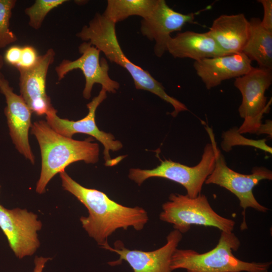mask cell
I'll return each instance as SVG.
<instances>
[{
  "mask_svg": "<svg viewBox=\"0 0 272 272\" xmlns=\"http://www.w3.org/2000/svg\"><path fill=\"white\" fill-rule=\"evenodd\" d=\"M59 175L63 189L75 196L87 209L89 215L81 217L80 221L89 236L101 247L108 243V237L116 230L133 227L140 231L148 222V213L143 208L119 204L101 191L83 186L65 171Z\"/></svg>",
  "mask_w": 272,
  "mask_h": 272,
  "instance_id": "cell-1",
  "label": "cell"
},
{
  "mask_svg": "<svg viewBox=\"0 0 272 272\" xmlns=\"http://www.w3.org/2000/svg\"><path fill=\"white\" fill-rule=\"evenodd\" d=\"M40 149L41 168L36 191L43 193L48 182L69 165L83 161L95 164L99 160V145L91 138L76 140L62 135L52 129L46 121L34 122L31 128Z\"/></svg>",
  "mask_w": 272,
  "mask_h": 272,
  "instance_id": "cell-2",
  "label": "cell"
},
{
  "mask_svg": "<svg viewBox=\"0 0 272 272\" xmlns=\"http://www.w3.org/2000/svg\"><path fill=\"white\" fill-rule=\"evenodd\" d=\"M84 41H88L102 52L111 62L125 69L132 77L137 89L149 91L170 104L174 108L171 113L175 117L182 111H187V107L177 99L169 95L161 83L149 72L130 61L123 53L118 42L115 24L96 13L88 25L83 27L76 34Z\"/></svg>",
  "mask_w": 272,
  "mask_h": 272,
  "instance_id": "cell-3",
  "label": "cell"
},
{
  "mask_svg": "<svg viewBox=\"0 0 272 272\" xmlns=\"http://www.w3.org/2000/svg\"><path fill=\"white\" fill-rule=\"evenodd\" d=\"M240 244L233 233L221 231L218 244L208 252L177 248L171 257L170 268L185 269L187 272H268L271 261L247 262L235 256L232 252Z\"/></svg>",
  "mask_w": 272,
  "mask_h": 272,
  "instance_id": "cell-4",
  "label": "cell"
},
{
  "mask_svg": "<svg viewBox=\"0 0 272 272\" xmlns=\"http://www.w3.org/2000/svg\"><path fill=\"white\" fill-rule=\"evenodd\" d=\"M160 219L173 225L181 234L188 232L192 225L214 227L226 232H232L235 222L216 213L207 197L199 194L191 198L187 195L171 193L169 200L162 205Z\"/></svg>",
  "mask_w": 272,
  "mask_h": 272,
  "instance_id": "cell-5",
  "label": "cell"
},
{
  "mask_svg": "<svg viewBox=\"0 0 272 272\" xmlns=\"http://www.w3.org/2000/svg\"><path fill=\"white\" fill-rule=\"evenodd\" d=\"M206 129L213 145L215 164L213 172L205 183L218 185L236 196L239 200L240 206L243 210V220L240 227L241 230H243L247 228L245 217L247 208H251L262 213L269 210L256 199L253 189L262 180H271L272 172L263 167H254L250 174H241L232 170L227 166L224 157L217 146L212 129L209 127Z\"/></svg>",
  "mask_w": 272,
  "mask_h": 272,
  "instance_id": "cell-6",
  "label": "cell"
},
{
  "mask_svg": "<svg viewBox=\"0 0 272 272\" xmlns=\"http://www.w3.org/2000/svg\"><path fill=\"white\" fill-rule=\"evenodd\" d=\"M215 164L214 149L211 142L206 145L201 159L195 166L165 160L152 169L131 168L128 177L139 185L151 177L166 178L182 185L186 190V195L194 198L201 193L203 184L213 172Z\"/></svg>",
  "mask_w": 272,
  "mask_h": 272,
  "instance_id": "cell-7",
  "label": "cell"
},
{
  "mask_svg": "<svg viewBox=\"0 0 272 272\" xmlns=\"http://www.w3.org/2000/svg\"><path fill=\"white\" fill-rule=\"evenodd\" d=\"M271 83L272 70L260 67H253L247 74L235 78L234 85L242 96L238 108L240 117L244 119L238 128L240 134H259L263 114L269 112L271 104V98L267 102L265 96Z\"/></svg>",
  "mask_w": 272,
  "mask_h": 272,
  "instance_id": "cell-8",
  "label": "cell"
},
{
  "mask_svg": "<svg viewBox=\"0 0 272 272\" xmlns=\"http://www.w3.org/2000/svg\"><path fill=\"white\" fill-rule=\"evenodd\" d=\"M107 92L101 89L99 94L87 104L88 113L83 118L77 121L61 118L53 108L46 114V121L50 127L59 134L72 138L74 134L81 133L94 137L103 146L104 158L106 166H112L109 151L115 152L122 148V143L115 139L110 133L100 130L95 121V114L99 105L107 98Z\"/></svg>",
  "mask_w": 272,
  "mask_h": 272,
  "instance_id": "cell-9",
  "label": "cell"
},
{
  "mask_svg": "<svg viewBox=\"0 0 272 272\" xmlns=\"http://www.w3.org/2000/svg\"><path fill=\"white\" fill-rule=\"evenodd\" d=\"M42 226L36 214L26 209H8L0 205V228L19 258L32 255L39 247L37 232Z\"/></svg>",
  "mask_w": 272,
  "mask_h": 272,
  "instance_id": "cell-10",
  "label": "cell"
},
{
  "mask_svg": "<svg viewBox=\"0 0 272 272\" xmlns=\"http://www.w3.org/2000/svg\"><path fill=\"white\" fill-rule=\"evenodd\" d=\"M81 56L75 60L63 59L55 67L58 81L61 80L70 72L80 69L85 79L83 96L86 99L91 96L95 84H100L106 92L115 93L120 84L109 76V65L104 58H100V51L88 41H84L79 47Z\"/></svg>",
  "mask_w": 272,
  "mask_h": 272,
  "instance_id": "cell-11",
  "label": "cell"
},
{
  "mask_svg": "<svg viewBox=\"0 0 272 272\" xmlns=\"http://www.w3.org/2000/svg\"><path fill=\"white\" fill-rule=\"evenodd\" d=\"M182 238V234L174 230L167 236L166 243L153 251L130 250L125 248L120 241L115 242L113 248L108 243L102 248L119 255L118 260L108 263L111 265L119 264L124 260L129 264L133 272H171V257Z\"/></svg>",
  "mask_w": 272,
  "mask_h": 272,
  "instance_id": "cell-12",
  "label": "cell"
},
{
  "mask_svg": "<svg viewBox=\"0 0 272 272\" xmlns=\"http://www.w3.org/2000/svg\"><path fill=\"white\" fill-rule=\"evenodd\" d=\"M195 14H184L171 9L164 0H157L151 14L143 19L141 32L155 41L154 53L161 57L167 51L168 42L174 32L180 31L186 23H194Z\"/></svg>",
  "mask_w": 272,
  "mask_h": 272,
  "instance_id": "cell-13",
  "label": "cell"
},
{
  "mask_svg": "<svg viewBox=\"0 0 272 272\" xmlns=\"http://www.w3.org/2000/svg\"><path fill=\"white\" fill-rule=\"evenodd\" d=\"M0 91L6 99L4 112L13 143L21 154L34 164L35 158L29 142L32 112L21 95L14 92L4 76L0 83Z\"/></svg>",
  "mask_w": 272,
  "mask_h": 272,
  "instance_id": "cell-14",
  "label": "cell"
},
{
  "mask_svg": "<svg viewBox=\"0 0 272 272\" xmlns=\"http://www.w3.org/2000/svg\"><path fill=\"white\" fill-rule=\"evenodd\" d=\"M55 56V51L50 48L39 55L34 66L18 70L20 95L32 112L38 116L46 115L54 108L46 93V84L48 70Z\"/></svg>",
  "mask_w": 272,
  "mask_h": 272,
  "instance_id": "cell-15",
  "label": "cell"
},
{
  "mask_svg": "<svg viewBox=\"0 0 272 272\" xmlns=\"http://www.w3.org/2000/svg\"><path fill=\"white\" fill-rule=\"evenodd\" d=\"M253 66L242 52L194 61L197 75L210 90L226 80L236 78L248 73Z\"/></svg>",
  "mask_w": 272,
  "mask_h": 272,
  "instance_id": "cell-16",
  "label": "cell"
},
{
  "mask_svg": "<svg viewBox=\"0 0 272 272\" xmlns=\"http://www.w3.org/2000/svg\"><path fill=\"white\" fill-rule=\"evenodd\" d=\"M249 22L243 14L221 15L213 22L209 35L228 54L242 52L249 34Z\"/></svg>",
  "mask_w": 272,
  "mask_h": 272,
  "instance_id": "cell-17",
  "label": "cell"
},
{
  "mask_svg": "<svg viewBox=\"0 0 272 272\" xmlns=\"http://www.w3.org/2000/svg\"><path fill=\"white\" fill-rule=\"evenodd\" d=\"M167 51L174 58H189L194 61L229 55L220 48L207 32L191 31L179 32L171 37L167 43Z\"/></svg>",
  "mask_w": 272,
  "mask_h": 272,
  "instance_id": "cell-18",
  "label": "cell"
},
{
  "mask_svg": "<svg viewBox=\"0 0 272 272\" xmlns=\"http://www.w3.org/2000/svg\"><path fill=\"white\" fill-rule=\"evenodd\" d=\"M247 41L242 50L258 67L272 70V31L264 28L259 18H252Z\"/></svg>",
  "mask_w": 272,
  "mask_h": 272,
  "instance_id": "cell-19",
  "label": "cell"
},
{
  "mask_svg": "<svg viewBox=\"0 0 272 272\" xmlns=\"http://www.w3.org/2000/svg\"><path fill=\"white\" fill-rule=\"evenodd\" d=\"M157 1L108 0L102 15L115 24L131 16L145 19L152 12Z\"/></svg>",
  "mask_w": 272,
  "mask_h": 272,
  "instance_id": "cell-20",
  "label": "cell"
},
{
  "mask_svg": "<svg viewBox=\"0 0 272 272\" xmlns=\"http://www.w3.org/2000/svg\"><path fill=\"white\" fill-rule=\"evenodd\" d=\"M67 1L66 0H36L32 6L25 10V14L29 17V26L35 30L39 29L41 27L48 13Z\"/></svg>",
  "mask_w": 272,
  "mask_h": 272,
  "instance_id": "cell-21",
  "label": "cell"
},
{
  "mask_svg": "<svg viewBox=\"0 0 272 272\" xmlns=\"http://www.w3.org/2000/svg\"><path fill=\"white\" fill-rule=\"evenodd\" d=\"M222 138L223 141L221 147L226 152L230 151L233 146L242 145L253 147L270 154L272 153V148L266 144V139L255 140L245 138L240 134L238 128L235 127L224 132Z\"/></svg>",
  "mask_w": 272,
  "mask_h": 272,
  "instance_id": "cell-22",
  "label": "cell"
},
{
  "mask_svg": "<svg viewBox=\"0 0 272 272\" xmlns=\"http://www.w3.org/2000/svg\"><path fill=\"white\" fill-rule=\"evenodd\" d=\"M16 0H0V48H5L17 40L16 35L10 29V21Z\"/></svg>",
  "mask_w": 272,
  "mask_h": 272,
  "instance_id": "cell-23",
  "label": "cell"
},
{
  "mask_svg": "<svg viewBox=\"0 0 272 272\" xmlns=\"http://www.w3.org/2000/svg\"><path fill=\"white\" fill-rule=\"evenodd\" d=\"M39 55L36 49L30 45L22 47V51L19 63L17 67L19 70H28L37 63Z\"/></svg>",
  "mask_w": 272,
  "mask_h": 272,
  "instance_id": "cell-24",
  "label": "cell"
},
{
  "mask_svg": "<svg viewBox=\"0 0 272 272\" xmlns=\"http://www.w3.org/2000/svg\"><path fill=\"white\" fill-rule=\"evenodd\" d=\"M22 47L14 45L10 47L6 51L4 59L8 64L15 66H18L21 55Z\"/></svg>",
  "mask_w": 272,
  "mask_h": 272,
  "instance_id": "cell-25",
  "label": "cell"
},
{
  "mask_svg": "<svg viewBox=\"0 0 272 272\" xmlns=\"http://www.w3.org/2000/svg\"><path fill=\"white\" fill-rule=\"evenodd\" d=\"M263 8V17L261 20V25L267 30L272 31V1L258 0Z\"/></svg>",
  "mask_w": 272,
  "mask_h": 272,
  "instance_id": "cell-26",
  "label": "cell"
},
{
  "mask_svg": "<svg viewBox=\"0 0 272 272\" xmlns=\"http://www.w3.org/2000/svg\"><path fill=\"white\" fill-rule=\"evenodd\" d=\"M49 257L36 256L34 259L35 267L33 272H42L45 263L48 260Z\"/></svg>",
  "mask_w": 272,
  "mask_h": 272,
  "instance_id": "cell-27",
  "label": "cell"
},
{
  "mask_svg": "<svg viewBox=\"0 0 272 272\" xmlns=\"http://www.w3.org/2000/svg\"><path fill=\"white\" fill-rule=\"evenodd\" d=\"M4 64V56L0 54V83L2 77L4 76L1 72V70L2 69Z\"/></svg>",
  "mask_w": 272,
  "mask_h": 272,
  "instance_id": "cell-28",
  "label": "cell"
},
{
  "mask_svg": "<svg viewBox=\"0 0 272 272\" xmlns=\"http://www.w3.org/2000/svg\"><path fill=\"white\" fill-rule=\"evenodd\" d=\"M0 188H1V185H0Z\"/></svg>",
  "mask_w": 272,
  "mask_h": 272,
  "instance_id": "cell-29",
  "label": "cell"
}]
</instances>
